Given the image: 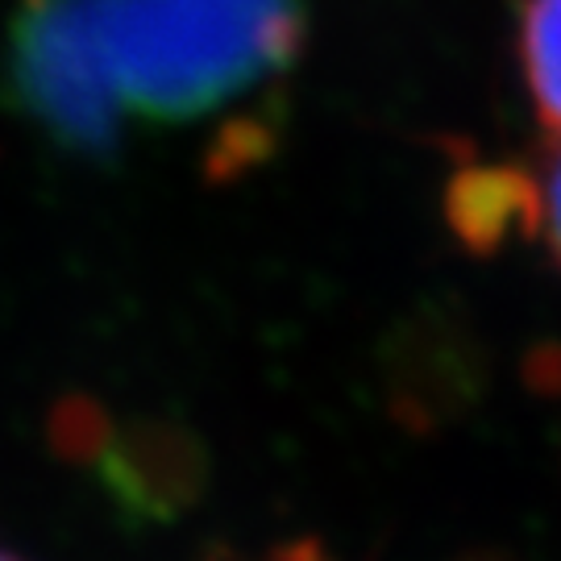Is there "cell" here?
<instances>
[{"instance_id":"6da1fadb","label":"cell","mask_w":561,"mask_h":561,"mask_svg":"<svg viewBox=\"0 0 561 561\" xmlns=\"http://www.w3.org/2000/svg\"><path fill=\"white\" fill-rule=\"evenodd\" d=\"M300 46V0H21L4 38V101L71 154L217 134L241 162L266 146L262 108Z\"/></svg>"},{"instance_id":"7a4b0ae2","label":"cell","mask_w":561,"mask_h":561,"mask_svg":"<svg viewBox=\"0 0 561 561\" xmlns=\"http://www.w3.org/2000/svg\"><path fill=\"white\" fill-rule=\"evenodd\" d=\"M449 221L479 250L524 233L561 266V138L533 167L461 171L449 187Z\"/></svg>"},{"instance_id":"3957f363","label":"cell","mask_w":561,"mask_h":561,"mask_svg":"<svg viewBox=\"0 0 561 561\" xmlns=\"http://www.w3.org/2000/svg\"><path fill=\"white\" fill-rule=\"evenodd\" d=\"M516 50L533 113L549 138H561V0H524Z\"/></svg>"},{"instance_id":"277c9868","label":"cell","mask_w":561,"mask_h":561,"mask_svg":"<svg viewBox=\"0 0 561 561\" xmlns=\"http://www.w3.org/2000/svg\"><path fill=\"white\" fill-rule=\"evenodd\" d=\"M271 561H329V558L321 553V545L300 541V545H287V549H279Z\"/></svg>"},{"instance_id":"5b68a950","label":"cell","mask_w":561,"mask_h":561,"mask_svg":"<svg viewBox=\"0 0 561 561\" xmlns=\"http://www.w3.org/2000/svg\"><path fill=\"white\" fill-rule=\"evenodd\" d=\"M0 561H21L18 553H9V549H0Z\"/></svg>"}]
</instances>
